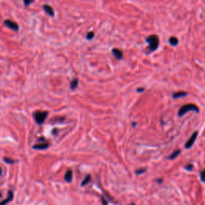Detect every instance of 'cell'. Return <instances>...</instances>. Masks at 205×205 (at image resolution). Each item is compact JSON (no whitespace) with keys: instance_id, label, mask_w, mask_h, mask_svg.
<instances>
[{"instance_id":"1","label":"cell","mask_w":205,"mask_h":205,"mask_svg":"<svg viewBox=\"0 0 205 205\" xmlns=\"http://www.w3.org/2000/svg\"><path fill=\"white\" fill-rule=\"evenodd\" d=\"M146 40L149 43V47H147L148 52H152V51H155L157 49L158 47H159V43H160L159 38H158L157 35H155V34L150 35L146 39Z\"/></svg>"},{"instance_id":"2","label":"cell","mask_w":205,"mask_h":205,"mask_svg":"<svg viewBox=\"0 0 205 205\" xmlns=\"http://www.w3.org/2000/svg\"><path fill=\"white\" fill-rule=\"evenodd\" d=\"M190 111H194L195 112H199V108L197 107V106H195V104L193 103H188V104H185L183 107H181V108L178 111V116H183L184 114H186Z\"/></svg>"},{"instance_id":"3","label":"cell","mask_w":205,"mask_h":205,"mask_svg":"<svg viewBox=\"0 0 205 205\" xmlns=\"http://www.w3.org/2000/svg\"><path fill=\"white\" fill-rule=\"evenodd\" d=\"M47 111H35V112L34 113V118L35 121L37 122V123L42 124V123L44 122L45 120L47 119Z\"/></svg>"},{"instance_id":"4","label":"cell","mask_w":205,"mask_h":205,"mask_svg":"<svg viewBox=\"0 0 205 205\" xmlns=\"http://www.w3.org/2000/svg\"><path fill=\"white\" fill-rule=\"evenodd\" d=\"M197 136H198V132H197V131H195L194 133L191 135V136L190 137V139L187 141V143L185 144L184 147H186V148H190V147L194 144V143H195V140H196Z\"/></svg>"},{"instance_id":"5","label":"cell","mask_w":205,"mask_h":205,"mask_svg":"<svg viewBox=\"0 0 205 205\" xmlns=\"http://www.w3.org/2000/svg\"><path fill=\"white\" fill-rule=\"evenodd\" d=\"M4 24L13 31H18L19 30V25L13 21L10 20V19L4 21Z\"/></svg>"},{"instance_id":"6","label":"cell","mask_w":205,"mask_h":205,"mask_svg":"<svg viewBox=\"0 0 205 205\" xmlns=\"http://www.w3.org/2000/svg\"><path fill=\"white\" fill-rule=\"evenodd\" d=\"M14 197V194H13V191H8V195H7V198L5 199L4 200L0 202V205H7V204H9Z\"/></svg>"},{"instance_id":"7","label":"cell","mask_w":205,"mask_h":205,"mask_svg":"<svg viewBox=\"0 0 205 205\" xmlns=\"http://www.w3.org/2000/svg\"><path fill=\"white\" fill-rule=\"evenodd\" d=\"M43 10H45V12H46L47 14H49V15H51V16H54V15H55L54 10L52 9V7H51V6H49V5H43Z\"/></svg>"},{"instance_id":"8","label":"cell","mask_w":205,"mask_h":205,"mask_svg":"<svg viewBox=\"0 0 205 205\" xmlns=\"http://www.w3.org/2000/svg\"><path fill=\"white\" fill-rule=\"evenodd\" d=\"M113 55H115V57L118 59H121L123 58V52L120 49H117V48H114L112 50Z\"/></svg>"},{"instance_id":"9","label":"cell","mask_w":205,"mask_h":205,"mask_svg":"<svg viewBox=\"0 0 205 205\" xmlns=\"http://www.w3.org/2000/svg\"><path fill=\"white\" fill-rule=\"evenodd\" d=\"M49 147V144L48 143H44V144H35L33 146L34 149L36 150H42V149H46Z\"/></svg>"},{"instance_id":"10","label":"cell","mask_w":205,"mask_h":205,"mask_svg":"<svg viewBox=\"0 0 205 205\" xmlns=\"http://www.w3.org/2000/svg\"><path fill=\"white\" fill-rule=\"evenodd\" d=\"M188 95V92L186 91H176L172 94V97L174 99H178V98H180V97H184V96H186Z\"/></svg>"},{"instance_id":"11","label":"cell","mask_w":205,"mask_h":205,"mask_svg":"<svg viewBox=\"0 0 205 205\" xmlns=\"http://www.w3.org/2000/svg\"><path fill=\"white\" fill-rule=\"evenodd\" d=\"M72 176H73V173H72V170H68L65 173V175H64V179H65L66 181L67 182H71L72 180Z\"/></svg>"},{"instance_id":"12","label":"cell","mask_w":205,"mask_h":205,"mask_svg":"<svg viewBox=\"0 0 205 205\" xmlns=\"http://www.w3.org/2000/svg\"><path fill=\"white\" fill-rule=\"evenodd\" d=\"M180 152H181V151L179 150V149L176 151H173V152H172V153L168 156V159H169V160H174V159H175V158L177 157L178 155L180 154Z\"/></svg>"},{"instance_id":"13","label":"cell","mask_w":205,"mask_h":205,"mask_svg":"<svg viewBox=\"0 0 205 205\" xmlns=\"http://www.w3.org/2000/svg\"><path fill=\"white\" fill-rule=\"evenodd\" d=\"M169 43L172 46H176L179 43V40L176 37H171L169 39Z\"/></svg>"},{"instance_id":"14","label":"cell","mask_w":205,"mask_h":205,"mask_svg":"<svg viewBox=\"0 0 205 205\" xmlns=\"http://www.w3.org/2000/svg\"><path fill=\"white\" fill-rule=\"evenodd\" d=\"M91 175H87L84 178V180L82 181L81 185H82V186H85L86 184H87L89 182L91 181Z\"/></svg>"},{"instance_id":"15","label":"cell","mask_w":205,"mask_h":205,"mask_svg":"<svg viewBox=\"0 0 205 205\" xmlns=\"http://www.w3.org/2000/svg\"><path fill=\"white\" fill-rule=\"evenodd\" d=\"M78 82H79L78 79H74L72 82H71V88H72V90L76 88V87L78 86Z\"/></svg>"},{"instance_id":"16","label":"cell","mask_w":205,"mask_h":205,"mask_svg":"<svg viewBox=\"0 0 205 205\" xmlns=\"http://www.w3.org/2000/svg\"><path fill=\"white\" fill-rule=\"evenodd\" d=\"M94 35H95L94 32H93V31H90V32H88L87 34V39H93V37H94Z\"/></svg>"},{"instance_id":"17","label":"cell","mask_w":205,"mask_h":205,"mask_svg":"<svg viewBox=\"0 0 205 205\" xmlns=\"http://www.w3.org/2000/svg\"><path fill=\"white\" fill-rule=\"evenodd\" d=\"M4 161H5L6 163H7V164H14V162H15V161L13 160H11V159H9V158H7V157L4 158Z\"/></svg>"},{"instance_id":"18","label":"cell","mask_w":205,"mask_h":205,"mask_svg":"<svg viewBox=\"0 0 205 205\" xmlns=\"http://www.w3.org/2000/svg\"><path fill=\"white\" fill-rule=\"evenodd\" d=\"M145 171H146V169H145V168H140V169H138V170L136 171V173L138 175H140V174H143V173H144Z\"/></svg>"},{"instance_id":"19","label":"cell","mask_w":205,"mask_h":205,"mask_svg":"<svg viewBox=\"0 0 205 205\" xmlns=\"http://www.w3.org/2000/svg\"><path fill=\"white\" fill-rule=\"evenodd\" d=\"M200 178H201L202 181L205 182V169H204V170L200 172Z\"/></svg>"},{"instance_id":"20","label":"cell","mask_w":205,"mask_h":205,"mask_svg":"<svg viewBox=\"0 0 205 205\" xmlns=\"http://www.w3.org/2000/svg\"><path fill=\"white\" fill-rule=\"evenodd\" d=\"M185 169H187L188 171H191L193 169V165L191 164H188V165L185 166Z\"/></svg>"},{"instance_id":"21","label":"cell","mask_w":205,"mask_h":205,"mask_svg":"<svg viewBox=\"0 0 205 205\" xmlns=\"http://www.w3.org/2000/svg\"><path fill=\"white\" fill-rule=\"evenodd\" d=\"M31 3H33V1H24V3H25V5H28V4Z\"/></svg>"},{"instance_id":"22","label":"cell","mask_w":205,"mask_h":205,"mask_svg":"<svg viewBox=\"0 0 205 205\" xmlns=\"http://www.w3.org/2000/svg\"><path fill=\"white\" fill-rule=\"evenodd\" d=\"M144 91V88L138 89V91H139V92H140V91Z\"/></svg>"},{"instance_id":"23","label":"cell","mask_w":205,"mask_h":205,"mask_svg":"<svg viewBox=\"0 0 205 205\" xmlns=\"http://www.w3.org/2000/svg\"><path fill=\"white\" fill-rule=\"evenodd\" d=\"M1 174H2V169L0 168V175H1Z\"/></svg>"},{"instance_id":"24","label":"cell","mask_w":205,"mask_h":205,"mask_svg":"<svg viewBox=\"0 0 205 205\" xmlns=\"http://www.w3.org/2000/svg\"><path fill=\"white\" fill-rule=\"evenodd\" d=\"M131 205H136V204H133V203H132V204H131Z\"/></svg>"}]
</instances>
